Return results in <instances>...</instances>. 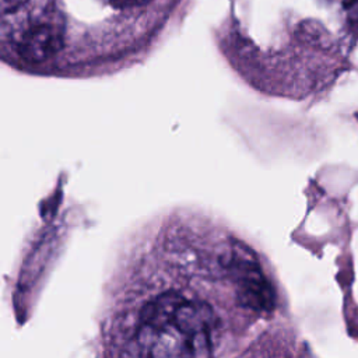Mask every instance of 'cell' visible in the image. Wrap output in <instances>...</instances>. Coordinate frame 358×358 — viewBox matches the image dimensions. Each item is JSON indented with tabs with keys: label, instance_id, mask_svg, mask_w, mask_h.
Listing matches in <instances>:
<instances>
[{
	"label": "cell",
	"instance_id": "6da1fadb",
	"mask_svg": "<svg viewBox=\"0 0 358 358\" xmlns=\"http://www.w3.org/2000/svg\"><path fill=\"white\" fill-rule=\"evenodd\" d=\"M221 322L201 299L169 289L148 299L134 329L136 358H213Z\"/></svg>",
	"mask_w": 358,
	"mask_h": 358
},
{
	"label": "cell",
	"instance_id": "7a4b0ae2",
	"mask_svg": "<svg viewBox=\"0 0 358 358\" xmlns=\"http://www.w3.org/2000/svg\"><path fill=\"white\" fill-rule=\"evenodd\" d=\"M234 281L236 301L256 313H267L275 305L274 289L264 275L256 255L243 243L232 242L218 259Z\"/></svg>",
	"mask_w": 358,
	"mask_h": 358
},
{
	"label": "cell",
	"instance_id": "3957f363",
	"mask_svg": "<svg viewBox=\"0 0 358 358\" xmlns=\"http://www.w3.org/2000/svg\"><path fill=\"white\" fill-rule=\"evenodd\" d=\"M64 21L55 11H46L27 25L15 43V50L25 62H45L63 46Z\"/></svg>",
	"mask_w": 358,
	"mask_h": 358
},
{
	"label": "cell",
	"instance_id": "277c9868",
	"mask_svg": "<svg viewBox=\"0 0 358 358\" xmlns=\"http://www.w3.org/2000/svg\"><path fill=\"white\" fill-rule=\"evenodd\" d=\"M341 4L347 17L352 22H358V0H336Z\"/></svg>",
	"mask_w": 358,
	"mask_h": 358
},
{
	"label": "cell",
	"instance_id": "5b68a950",
	"mask_svg": "<svg viewBox=\"0 0 358 358\" xmlns=\"http://www.w3.org/2000/svg\"><path fill=\"white\" fill-rule=\"evenodd\" d=\"M116 8H129L147 4L150 0H108Z\"/></svg>",
	"mask_w": 358,
	"mask_h": 358
},
{
	"label": "cell",
	"instance_id": "8992f818",
	"mask_svg": "<svg viewBox=\"0 0 358 358\" xmlns=\"http://www.w3.org/2000/svg\"><path fill=\"white\" fill-rule=\"evenodd\" d=\"M27 0H0L1 3V13L8 14L18 10Z\"/></svg>",
	"mask_w": 358,
	"mask_h": 358
}]
</instances>
